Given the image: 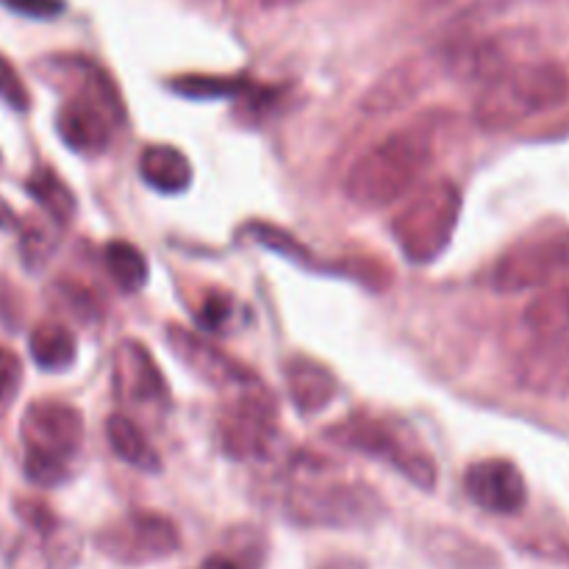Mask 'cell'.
<instances>
[{"label":"cell","mask_w":569,"mask_h":569,"mask_svg":"<svg viewBox=\"0 0 569 569\" xmlns=\"http://www.w3.org/2000/svg\"><path fill=\"white\" fill-rule=\"evenodd\" d=\"M37 72L67 92L56 114L61 142L78 156L106 153L114 142L117 128L126 122V109L111 78L81 56H50L37 61Z\"/></svg>","instance_id":"6da1fadb"},{"label":"cell","mask_w":569,"mask_h":569,"mask_svg":"<svg viewBox=\"0 0 569 569\" xmlns=\"http://www.w3.org/2000/svg\"><path fill=\"white\" fill-rule=\"evenodd\" d=\"M281 511L300 528H370L387 517L381 495L365 481L333 476L328 461L309 456L292 465V481L281 498Z\"/></svg>","instance_id":"7a4b0ae2"},{"label":"cell","mask_w":569,"mask_h":569,"mask_svg":"<svg viewBox=\"0 0 569 569\" xmlns=\"http://www.w3.org/2000/svg\"><path fill=\"white\" fill-rule=\"evenodd\" d=\"M431 161V131L422 126L400 128L353 161L345 176V194L361 209H387L420 183Z\"/></svg>","instance_id":"3957f363"},{"label":"cell","mask_w":569,"mask_h":569,"mask_svg":"<svg viewBox=\"0 0 569 569\" xmlns=\"http://www.w3.org/2000/svg\"><path fill=\"white\" fill-rule=\"evenodd\" d=\"M569 78L556 61L511 64L489 78L472 103V120L483 131H511L522 122L565 106Z\"/></svg>","instance_id":"277c9868"},{"label":"cell","mask_w":569,"mask_h":569,"mask_svg":"<svg viewBox=\"0 0 569 569\" xmlns=\"http://www.w3.org/2000/svg\"><path fill=\"white\" fill-rule=\"evenodd\" d=\"M326 439H331L339 448L387 461L411 487L422 489V492H431L437 487V459L420 442V437L398 417L353 411V415L342 417L331 428H326Z\"/></svg>","instance_id":"5b68a950"},{"label":"cell","mask_w":569,"mask_h":569,"mask_svg":"<svg viewBox=\"0 0 569 569\" xmlns=\"http://www.w3.org/2000/svg\"><path fill=\"white\" fill-rule=\"evenodd\" d=\"M22 472L33 487L53 489L70 478V465L83 445V415L64 400H33L20 422Z\"/></svg>","instance_id":"8992f818"},{"label":"cell","mask_w":569,"mask_h":569,"mask_svg":"<svg viewBox=\"0 0 569 569\" xmlns=\"http://www.w3.org/2000/svg\"><path fill=\"white\" fill-rule=\"evenodd\" d=\"M461 217V189L450 178L417 189L403 209L392 217L395 242L417 267H428L450 248Z\"/></svg>","instance_id":"52a82bcc"},{"label":"cell","mask_w":569,"mask_h":569,"mask_svg":"<svg viewBox=\"0 0 569 569\" xmlns=\"http://www.w3.org/2000/svg\"><path fill=\"white\" fill-rule=\"evenodd\" d=\"M569 270V228L545 222L517 239L498 256L489 272V287L500 295L545 289Z\"/></svg>","instance_id":"ba28073f"},{"label":"cell","mask_w":569,"mask_h":569,"mask_svg":"<svg viewBox=\"0 0 569 569\" xmlns=\"http://www.w3.org/2000/svg\"><path fill=\"white\" fill-rule=\"evenodd\" d=\"M94 548L117 565L142 567L176 553L181 548V531L164 515L128 511L94 533Z\"/></svg>","instance_id":"9c48e42d"},{"label":"cell","mask_w":569,"mask_h":569,"mask_svg":"<svg viewBox=\"0 0 569 569\" xmlns=\"http://www.w3.org/2000/svg\"><path fill=\"white\" fill-rule=\"evenodd\" d=\"M220 445L231 459L259 461L267 459L278 439V409L270 392L259 387L239 389L237 398L228 400L217 420Z\"/></svg>","instance_id":"30bf717a"},{"label":"cell","mask_w":569,"mask_h":569,"mask_svg":"<svg viewBox=\"0 0 569 569\" xmlns=\"http://www.w3.org/2000/svg\"><path fill=\"white\" fill-rule=\"evenodd\" d=\"M111 392L131 406H170V387L139 339H120L111 350Z\"/></svg>","instance_id":"8fae6325"},{"label":"cell","mask_w":569,"mask_h":569,"mask_svg":"<svg viewBox=\"0 0 569 569\" xmlns=\"http://www.w3.org/2000/svg\"><path fill=\"white\" fill-rule=\"evenodd\" d=\"M164 339L167 345H170L172 353L178 356V361H181L183 367H189L200 381L211 383L214 389L259 387V376H256L250 367H244L242 361L228 356L226 350L217 348L211 339L200 337V333L194 331H187V328L181 326H167Z\"/></svg>","instance_id":"7c38bea8"},{"label":"cell","mask_w":569,"mask_h":569,"mask_svg":"<svg viewBox=\"0 0 569 569\" xmlns=\"http://www.w3.org/2000/svg\"><path fill=\"white\" fill-rule=\"evenodd\" d=\"M465 492L489 515H520L528 503V483L520 467L509 459H483L467 467Z\"/></svg>","instance_id":"4fadbf2b"},{"label":"cell","mask_w":569,"mask_h":569,"mask_svg":"<svg viewBox=\"0 0 569 569\" xmlns=\"http://www.w3.org/2000/svg\"><path fill=\"white\" fill-rule=\"evenodd\" d=\"M515 381L539 398H569V337H533L515 359Z\"/></svg>","instance_id":"5bb4252c"},{"label":"cell","mask_w":569,"mask_h":569,"mask_svg":"<svg viewBox=\"0 0 569 569\" xmlns=\"http://www.w3.org/2000/svg\"><path fill=\"white\" fill-rule=\"evenodd\" d=\"M81 556V537L56 520L42 528H26V537L11 553L14 569H72Z\"/></svg>","instance_id":"9a60e30c"},{"label":"cell","mask_w":569,"mask_h":569,"mask_svg":"<svg viewBox=\"0 0 569 569\" xmlns=\"http://www.w3.org/2000/svg\"><path fill=\"white\" fill-rule=\"evenodd\" d=\"M431 81V64L426 59H406L400 64L389 67L381 78L370 87V92L361 98L365 114H392V111L409 106Z\"/></svg>","instance_id":"2e32d148"},{"label":"cell","mask_w":569,"mask_h":569,"mask_svg":"<svg viewBox=\"0 0 569 569\" xmlns=\"http://www.w3.org/2000/svg\"><path fill=\"white\" fill-rule=\"evenodd\" d=\"M283 378H287V392L295 409L300 415H320L322 409L333 403L339 392V381L322 361L311 356H292L283 365Z\"/></svg>","instance_id":"e0dca14e"},{"label":"cell","mask_w":569,"mask_h":569,"mask_svg":"<svg viewBox=\"0 0 569 569\" xmlns=\"http://www.w3.org/2000/svg\"><path fill=\"white\" fill-rule=\"evenodd\" d=\"M422 553L437 569H498L492 550L456 528H428L422 533Z\"/></svg>","instance_id":"ac0fdd59"},{"label":"cell","mask_w":569,"mask_h":569,"mask_svg":"<svg viewBox=\"0 0 569 569\" xmlns=\"http://www.w3.org/2000/svg\"><path fill=\"white\" fill-rule=\"evenodd\" d=\"M139 176L161 194H181L192 183V164L187 153L172 144H148L139 156Z\"/></svg>","instance_id":"d6986e66"},{"label":"cell","mask_w":569,"mask_h":569,"mask_svg":"<svg viewBox=\"0 0 569 569\" xmlns=\"http://www.w3.org/2000/svg\"><path fill=\"white\" fill-rule=\"evenodd\" d=\"M106 437H109L111 450L120 456L126 465H131L133 470L139 472H161V456L159 450L153 448V442L148 439V433L137 426V420H131L122 411H114V415L106 420Z\"/></svg>","instance_id":"ffe728a7"},{"label":"cell","mask_w":569,"mask_h":569,"mask_svg":"<svg viewBox=\"0 0 569 569\" xmlns=\"http://www.w3.org/2000/svg\"><path fill=\"white\" fill-rule=\"evenodd\" d=\"M28 350L39 370L64 372L76 365L78 342L70 328L59 320H44L28 337Z\"/></svg>","instance_id":"44dd1931"},{"label":"cell","mask_w":569,"mask_h":569,"mask_svg":"<svg viewBox=\"0 0 569 569\" xmlns=\"http://www.w3.org/2000/svg\"><path fill=\"white\" fill-rule=\"evenodd\" d=\"M526 326L533 337H569V278L550 283L528 303Z\"/></svg>","instance_id":"7402d4cb"},{"label":"cell","mask_w":569,"mask_h":569,"mask_svg":"<svg viewBox=\"0 0 569 569\" xmlns=\"http://www.w3.org/2000/svg\"><path fill=\"white\" fill-rule=\"evenodd\" d=\"M26 189L56 228L67 226V222L76 217V194H72V189L67 187L50 167H37V170L31 172V178L26 181Z\"/></svg>","instance_id":"603a6c76"},{"label":"cell","mask_w":569,"mask_h":569,"mask_svg":"<svg viewBox=\"0 0 569 569\" xmlns=\"http://www.w3.org/2000/svg\"><path fill=\"white\" fill-rule=\"evenodd\" d=\"M103 261L111 281H114L117 289H122V292H139V289L148 283V259H144L142 250H139L137 244L126 242V239H114V242L106 244Z\"/></svg>","instance_id":"cb8c5ba5"},{"label":"cell","mask_w":569,"mask_h":569,"mask_svg":"<svg viewBox=\"0 0 569 569\" xmlns=\"http://www.w3.org/2000/svg\"><path fill=\"white\" fill-rule=\"evenodd\" d=\"M178 94L183 98H239L248 94L256 83H250L242 76H183L170 83Z\"/></svg>","instance_id":"d4e9b609"},{"label":"cell","mask_w":569,"mask_h":569,"mask_svg":"<svg viewBox=\"0 0 569 569\" xmlns=\"http://www.w3.org/2000/svg\"><path fill=\"white\" fill-rule=\"evenodd\" d=\"M59 237L44 222H22L20 226V256L28 270H42L53 256Z\"/></svg>","instance_id":"484cf974"},{"label":"cell","mask_w":569,"mask_h":569,"mask_svg":"<svg viewBox=\"0 0 569 569\" xmlns=\"http://www.w3.org/2000/svg\"><path fill=\"white\" fill-rule=\"evenodd\" d=\"M50 298H53L67 315H72L81 322H94L100 320V315H103V311H100L98 298H94L89 289H83L81 283L56 281L53 287H50Z\"/></svg>","instance_id":"4316f807"},{"label":"cell","mask_w":569,"mask_h":569,"mask_svg":"<svg viewBox=\"0 0 569 569\" xmlns=\"http://www.w3.org/2000/svg\"><path fill=\"white\" fill-rule=\"evenodd\" d=\"M22 387V365L17 353L0 345V420L9 415Z\"/></svg>","instance_id":"83f0119b"},{"label":"cell","mask_w":569,"mask_h":569,"mask_svg":"<svg viewBox=\"0 0 569 569\" xmlns=\"http://www.w3.org/2000/svg\"><path fill=\"white\" fill-rule=\"evenodd\" d=\"M0 103H6L14 111H28V106H31L26 81H22L20 72L14 70V64L3 53H0Z\"/></svg>","instance_id":"f1b7e54d"},{"label":"cell","mask_w":569,"mask_h":569,"mask_svg":"<svg viewBox=\"0 0 569 569\" xmlns=\"http://www.w3.org/2000/svg\"><path fill=\"white\" fill-rule=\"evenodd\" d=\"M231 315H233L231 295L211 292L209 298L203 300V306L198 309V326L203 328V331L217 333V331H222V328L228 326Z\"/></svg>","instance_id":"f546056e"},{"label":"cell","mask_w":569,"mask_h":569,"mask_svg":"<svg viewBox=\"0 0 569 569\" xmlns=\"http://www.w3.org/2000/svg\"><path fill=\"white\" fill-rule=\"evenodd\" d=\"M9 11L31 20H53L64 11V0H0Z\"/></svg>","instance_id":"4dcf8cb0"},{"label":"cell","mask_w":569,"mask_h":569,"mask_svg":"<svg viewBox=\"0 0 569 569\" xmlns=\"http://www.w3.org/2000/svg\"><path fill=\"white\" fill-rule=\"evenodd\" d=\"M0 228H20V220H17L14 209H11L6 200H0Z\"/></svg>","instance_id":"1f68e13d"},{"label":"cell","mask_w":569,"mask_h":569,"mask_svg":"<svg viewBox=\"0 0 569 569\" xmlns=\"http://www.w3.org/2000/svg\"><path fill=\"white\" fill-rule=\"evenodd\" d=\"M322 569H367L365 565H361L359 559H331V561H326V565H322Z\"/></svg>","instance_id":"d6a6232c"},{"label":"cell","mask_w":569,"mask_h":569,"mask_svg":"<svg viewBox=\"0 0 569 569\" xmlns=\"http://www.w3.org/2000/svg\"><path fill=\"white\" fill-rule=\"evenodd\" d=\"M198 569H239V567L233 565L231 559H226V556H211V559H206Z\"/></svg>","instance_id":"836d02e7"},{"label":"cell","mask_w":569,"mask_h":569,"mask_svg":"<svg viewBox=\"0 0 569 569\" xmlns=\"http://www.w3.org/2000/svg\"><path fill=\"white\" fill-rule=\"evenodd\" d=\"M261 3H264L267 9H281V6H295L300 3V0H261Z\"/></svg>","instance_id":"e575fe53"}]
</instances>
